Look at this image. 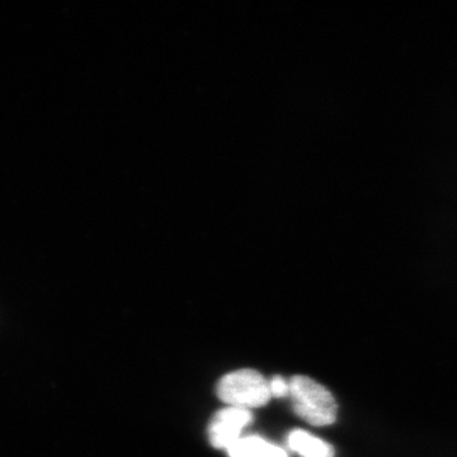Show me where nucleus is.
Wrapping results in <instances>:
<instances>
[{
    "mask_svg": "<svg viewBox=\"0 0 457 457\" xmlns=\"http://www.w3.org/2000/svg\"><path fill=\"white\" fill-rule=\"evenodd\" d=\"M294 411L312 426L333 425L337 420V403L332 394L308 376L297 375L288 384Z\"/></svg>",
    "mask_w": 457,
    "mask_h": 457,
    "instance_id": "1",
    "label": "nucleus"
},
{
    "mask_svg": "<svg viewBox=\"0 0 457 457\" xmlns=\"http://www.w3.org/2000/svg\"><path fill=\"white\" fill-rule=\"evenodd\" d=\"M219 398L234 408H257L270 402V384L254 370H239L225 375L216 387Z\"/></svg>",
    "mask_w": 457,
    "mask_h": 457,
    "instance_id": "2",
    "label": "nucleus"
},
{
    "mask_svg": "<svg viewBox=\"0 0 457 457\" xmlns=\"http://www.w3.org/2000/svg\"><path fill=\"white\" fill-rule=\"evenodd\" d=\"M253 420L246 409L228 407L218 411L209 427L210 442L216 449H228L240 438V433Z\"/></svg>",
    "mask_w": 457,
    "mask_h": 457,
    "instance_id": "3",
    "label": "nucleus"
},
{
    "mask_svg": "<svg viewBox=\"0 0 457 457\" xmlns=\"http://www.w3.org/2000/svg\"><path fill=\"white\" fill-rule=\"evenodd\" d=\"M230 457H287V453L275 445L255 436L240 437L228 449Z\"/></svg>",
    "mask_w": 457,
    "mask_h": 457,
    "instance_id": "4",
    "label": "nucleus"
},
{
    "mask_svg": "<svg viewBox=\"0 0 457 457\" xmlns=\"http://www.w3.org/2000/svg\"><path fill=\"white\" fill-rule=\"evenodd\" d=\"M288 446L303 457H335V450L327 442L311 433L296 429L288 435Z\"/></svg>",
    "mask_w": 457,
    "mask_h": 457,
    "instance_id": "5",
    "label": "nucleus"
},
{
    "mask_svg": "<svg viewBox=\"0 0 457 457\" xmlns=\"http://www.w3.org/2000/svg\"><path fill=\"white\" fill-rule=\"evenodd\" d=\"M270 394L278 396V398H282V396H286L288 394V385L286 384L284 378L281 376H275L270 381Z\"/></svg>",
    "mask_w": 457,
    "mask_h": 457,
    "instance_id": "6",
    "label": "nucleus"
}]
</instances>
